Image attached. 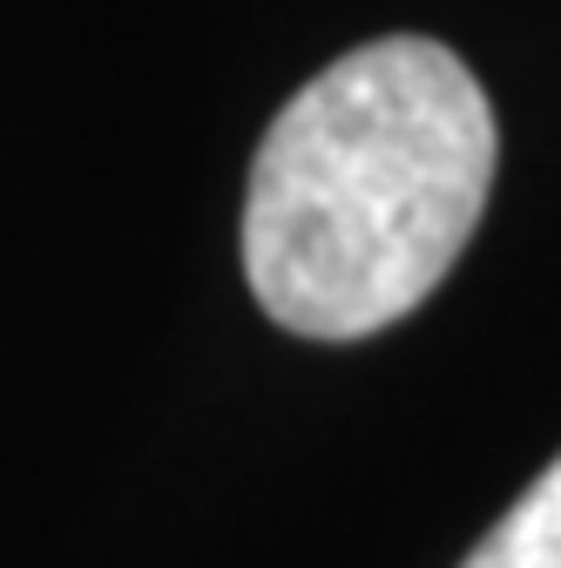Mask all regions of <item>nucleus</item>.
<instances>
[{
    "mask_svg": "<svg viewBox=\"0 0 561 568\" xmlns=\"http://www.w3.org/2000/svg\"><path fill=\"white\" fill-rule=\"evenodd\" d=\"M501 135L473 68L427 41H366L312 75L257 142L244 277L298 338H373L467 251Z\"/></svg>",
    "mask_w": 561,
    "mask_h": 568,
    "instance_id": "obj_1",
    "label": "nucleus"
},
{
    "mask_svg": "<svg viewBox=\"0 0 561 568\" xmlns=\"http://www.w3.org/2000/svg\"><path fill=\"white\" fill-rule=\"evenodd\" d=\"M460 568H561V454L521 487V501L473 541Z\"/></svg>",
    "mask_w": 561,
    "mask_h": 568,
    "instance_id": "obj_2",
    "label": "nucleus"
}]
</instances>
